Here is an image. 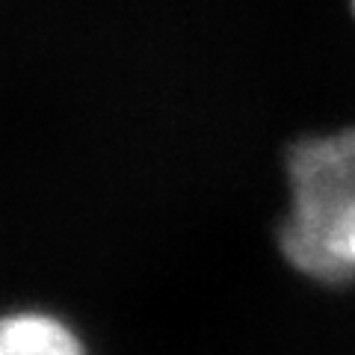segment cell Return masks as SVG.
<instances>
[{
  "instance_id": "obj_1",
  "label": "cell",
  "mask_w": 355,
  "mask_h": 355,
  "mask_svg": "<svg viewBox=\"0 0 355 355\" xmlns=\"http://www.w3.org/2000/svg\"><path fill=\"white\" fill-rule=\"evenodd\" d=\"M291 207L282 252L323 284L355 279V128L308 137L287 154Z\"/></svg>"
},
{
  "instance_id": "obj_2",
  "label": "cell",
  "mask_w": 355,
  "mask_h": 355,
  "mask_svg": "<svg viewBox=\"0 0 355 355\" xmlns=\"http://www.w3.org/2000/svg\"><path fill=\"white\" fill-rule=\"evenodd\" d=\"M0 355H86L83 343L62 323L44 311H18L3 320Z\"/></svg>"
},
{
  "instance_id": "obj_3",
  "label": "cell",
  "mask_w": 355,
  "mask_h": 355,
  "mask_svg": "<svg viewBox=\"0 0 355 355\" xmlns=\"http://www.w3.org/2000/svg\"><path fill=\"white\" fill-rule=\"evenodd\" d=\"M352 9H355V0H352Z\"/></svg>"
}]
</instances>
